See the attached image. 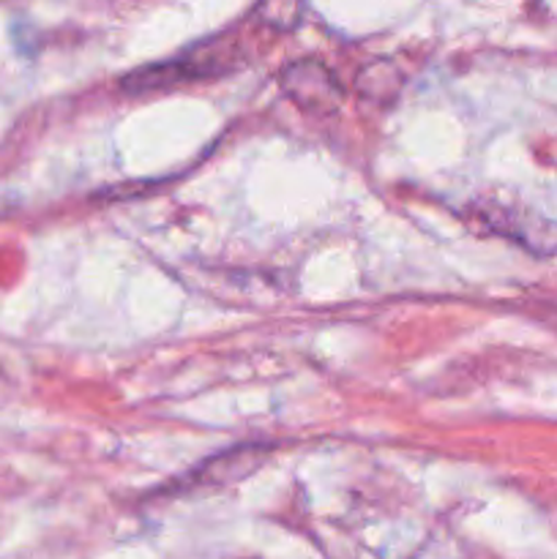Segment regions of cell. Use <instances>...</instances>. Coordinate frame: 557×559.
I'll use <instances>...</instances> for the list:
<instances>
[{"instance_id": "1", "label": "cell", "mask_w": 557, "mask_h": 559, "mask_svg": "<svg viewBox=\"0 0 557 559\" xmlns=\"http://www.w3.org/2000/svg\"><path fill=\"white\" fill-rule=\"evenodd\" d=\"M238 58V47H222V44H202L186 52L183 58H175L169 63L142 66L123 76V91L129 93H147L158 87L178 85V82L205 80V76L227 74Z\"/></svg>"}, {"instance_id": "2", "label": "cell", "mask_w": 557, "mask_h": 559, "mask_svg": "<svg viewBox=\"0 0 557 559\" xmlns=\"http://www.w3.org/2000/svg\"><path fill=\"white\" fill-rule=\"evenodd\" d=\"M278 85L306 112H336L344 102L342 82L336 80V74L325 63L315 58L295 60V63L284 66L282 74H278Z\"/></svg>"}, {"instance_id": "3", "label": "cell", "mask_w": 557, "mask_h": 559, "mask_svg": "<svg viewBox=\"0 0 557 559\" xmlns=\"http://www.w3.org/2000/svg\"><path fill=\"white\" fill-rule=\"evenodd\" d=\"M478 216L484 218V224L491 233L517 240V243L535 251V254H552V251H557L555 222H546V218L535 216V213L511 211V207L502 205L484 207V211H478Z\"/></svg>"}]
</instances>
